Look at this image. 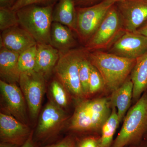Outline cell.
Listing matches in <instances>:
<instances>
[{
  "mask_svg": "<svg viewBox=\"0 0 147 147\" xmlns=\"http://www.w3.org/2000/svg\"><path fill=\"white\" fill-rule=\"evenodd\" d=\"M115 4L112 0H102L90 6L76 7V33L82 42L85 44L94 33Z\"/></svg>",
  "mask_w": 147,
  "mask_h": 147,
  "instance_id": "52a82bcc",
  "label": "cell"
},
{
  "mask_svg": "<svg viewBox=\"0 0 147 147\" xmlns=\"http://www.w3.org/2000/svg\"><path fill=\"white\" fill-rule=\"evenodd\" d=\"M89 53L84 47L59 52V58L55 68L59 81L76 99L84 97L79 79V64Z\"/></svg>",
  "mask_w": 147,
  "mask_h": 147,
  "instance_id": "5b68a950",
  "label": "cell"
},
{
  "mask_svg": "<svg viewBox=\"0 0 147 147\" xmlns=\"http://www.w3.org/2000/svg\"><path fill=\"white\" fill-rule=\"evenodd\" d=\"M55 5H32L16 11L20 26L31 35L37 44H50Z\"/></svg>",
  "mask_w": 147,
  "mask_h": 147,
  "instance_id": "277c9868",
  "label": "cell"
},
{
  "mask_svg": "<svg viewBox=\"0 0 147 147\" xmlns=\"http://www.w3.org/2000/svg\"><path fill=\"white\" fill-rule=\"evenodd\" d=\"M89 60L100 72L105 88L112 92L117 89L129 76L136 59L122 57L100 50L90 52Z\"/></svg>",
  "mask_w": 147,
  "mask_h": 147,
  "instance_id": "7a4b0ae2",
  "label": "cell"
},
{
  "mask_svg": "<svg viewBox=\"0 0 147 147\" xmlns=\"http://www.w3.org/2000/svg\"><path fill=\"white\" fill-rule=\"evenodd\" d=\"M58 0H17L11 9L17 11L24 7L32 5L47 6L56 4Z\"/></svg>",
  "mask_w": 147,
  "mask_h": 147,
  "instance_id": "4316f807",
  "label": "cell"
},
{
  "mask_svg": "<svg viewBox=\"0 0 147 147\" xmlns=\"http://www.w3.org/2000/svg\"><path fill=\"white\" fill-rule=\"evenodd\" d=\"M19 54L4 47L0 49L1 80L9 84L19 83L21 72L18 67Z\"/></svg>",
  "mask_w": 147,
  "mask_h": 147,
  "instance_id": "2e32d148",
  "label": "cell"
},
{
  "mask_svg": "<svg viewBox=\"0 0 147 147\" xmlns=\"http://www.w3.org/2000/svg\"><path fill=\"white\" fill-rule=\"evenodd\" d=\"M51 100L60 108H66L68 105V92L62 84L58 80H53L50 87Z\"/></svg>",
  "mask_w": 147,
  "mask_h": 147,
  "instance_id": "7402d4cb",
  "label": "cell"
},
{
  "mask_svg": "<svg viewBox=\"0 0 147 147\" xmlns=\"http://www.w3.org/2000/svg\"><path fill=\"white\" fill-rule=\"evenodd\" d=\"M76 0H58L53 9V22L60 23L76 32Z\"/></svg>",
  "mask_w": 147,
  "mask_h": 147,
  "instance_id": "d6986e66",
  "label": "cell"
},
{
  "mask_svg": "<svg viewBox=\"0 0 147 147\" xmlns=\"http://www.w3.org/2000/svg\"><path fill=\"white\" fill-rule=\"evenodd\" d=\"M19 26L16 11L12 10L11 8L0 7V30L1 31Z\"/></svg>",
  "mask_w": 147,
  "mask_h": 147,
  "instance_id": "d4e9b609",
  "label": "cell"
},
{
  "mask_svg": "<svg viewBox=\"0 0 147 147\" xmlns=\"http://www.w3.org/2000/svg\"><path fill=\"white\" fill-rule=\"evenodd\" d=\"M144 140H147V135H146V137H145Z\"/></svg>",
  "mask_w": 147,
  "mask_h": 147,
  "instance_id": "8d00e7d4",
  "label": "cell"
},
{
  "mask_svg": "<svg viewBox=\"0 0 147 147\" xmlns=\"http://www.w3.org/2000/svg\"><path fill=\"white\" fill-rule=\"evenodd\" d=\"M18 145L11 143H6V142H1L0 147H20Z\"/></svg>",
  "mask_w": 147,
  "mask_h": 147,
  "instance_id": "836d02e7",
  "label": "cell"
},
{
  "mask_svg": "<svg viewBox=\"0 0 147 147\" xmlns=\"http://www.w3.org/2000/svg\"><path fill=\"white\" fill-rule=\"evenodd\" d=\"M72 32L63 24L53 22L50 31V45L59 52L73 49L76 42Z\"/></svg>",
  "mask_w": 147,
  "mask_h": 147,
  "instance_id": "ffe728a7",
  "label": "cell"
},
{
  "mask_svg": "<svg viewBox=\"0 0 147 147\" xmlns=\"http://www.w3.org/2000/svg\"><path fill=\"white\" fill-rule=\"evenodd\" d=\"M100 0H76L77 7H86L94 5L97 3Z\"/></svg>",
  "mask_w": 147,
  "mask_h": 147,
  "instance_id": "f546056e",
  "label": "cell"
},
{
  "mask_svg": "<svg viewBox=\"0 0 147 147\" xmlns=\"http://www.w3.org/2000/svg\"><path fill=\"white\" fill-rule=\"evenodd\" d=\"M130 75L133 85L132 100L135 103L147 90V51L136 59Z\"/></svg>",
  "mask_w": 147,
  "mask_h": 147,
  "instance_id": "ac0fdd59",
  "label": "cell"
},
{
  "mask_svg": "<svg viewBox=\"0 0 147 147\" xmlns=\"http://www.w3.org/2000/svg\"><path fill=\"white\" fill-rule=\"evenodd\" d=\"M111 147L135 146L147 135V90L127 113Z\"/></svg>",
  "mask_w": 147,
  "mask_h": 147,
  "instance_id": "3957f363",
  "label": "cell"
},
{
  "mask_svg": "<svg viewBox=\"0 0 147 147\" xmlns=\"http://www.w3.org/2000/svg\"><path fill=\"white\" fill-rule=\"evenodd\" d=\"M89 86L90 95L96 93L105 88V83L102 76L97 69L91 64Z\"/></svg>",
  "mask_w": 147,
  "mask_h": 147,
  "instance_id": "484cf974",
  "label": "cell"
},
{
  "mask_svg": "<svg viewBox=\"0 0 147 147\" xmlns=\"http://www.w3.org/2000/svg\"><path fill=\"white\" fill-rule=\"evenodd\" d=\"M127 147H147V140H144L140 144L135 146H129Z\"/></svg>",
  "mask_w": 147,
  "mask_h": 147,
  "instance_id": "e575fe53",
  "label": "cell"
},
{
  "mask_svg": "<svg viewBox=\"0 0 147 147\" xmlns=\"http://www.w3.org/2000/svg\"><path fill=\"white\" fill-rule=\"evenodd\" d=\"M32 130L9 114L0 113V141L21 146L26 142Z\"/></svg>",
  "mask_w": 147,
  "mask_h": 147,
  "instance_id": "4fadbf2b",
  "label": "cell"
},
{
  "mask_svg": "<svg viewBox=\"0 0 147 147\" xmlns=\"http://www.w3.org/2000/svg\"><path fill=\"white\" fill-rule=\"evenodd\" d=\"M33 134L34 131H33L26 142L20 147H38L37 144L34 139Z\"/></svg>",
  "mask_w": 147,
  "mask_h": 147,
  "instance_id": "4dcf8cb0",
  "label": "cell"
},
{
  "mask_svg": "<svg viewBox=\"0 0 147 147\" xmlns=\"http://www.w3.org/2000/svg\"><path fill=\"white\" fill-rule=\"evenodd\" d=\"M115 5L125 32H136L147 21V0H124Z\"/></svg>",
  "mask_w": 147,
  "mask_h": 147,
  "instance_id": "30bf717a",
  "label": "cell"
},
{
  "mask_svg": "<svg viewBox=\"0 0 147 147\" xmlns=\"http://www.w3.org/2000/svg\"><path fill=\"white\" fill-rule=\"evenodd\" d=\"M136 32L138 33L147 37V21Z\"/></svg>",
  "mask_w": 147,
  "mask_h": 147,
  "instance_id": "d6a6232c",
  "label": "cell"
},
{
  "mask_svg": "<svg viewBox=\"0 0 147 147\" xmlns=\"http://www.w3.org/2000/svg\"><path fill=\"white\" fill-rule=\"evenodd\" d=\"M147 51V37L136 32H125L109 48V53L136 59Z\"/></svg>",
  "mask_w": 147,
  "mask_h": 147,
  "instance_id": "7c38bea8",
  "label": "cell"
},
{
  "mask_svg": "<svg viewBox=\"0 0 147 147\" xmlns=\"http://www.w3.org/2000/svg\"><path fill=\"white\" fill-rule=\"evenodd\" d=\"M46 79L35 71L21 73L19 86L28 105L30 115L36 119L39 115L45 91Z\"/></svg>",
  "mask_w": 147,
  "mask_h": 147,
  "instance_id": "ba28073f",
  "label": "cell"
},
{
  "mask_svg": "<svg viewBox=\"0 0 147 147\" xmlns=\"http://www.w3.org/2000/svg\"><path fill=\"white\" fill-rule=\"evenodd\" d=\"M100 136L90 135L81 139L76 138L75 147H99Z\"/></svg>",
  "mask_w": 147,
  "mask_h": 147,
  "instance_id": "83f0119b",
  "label": "cell"
},
{
  "mask_svg": "<svg viewBox=\"0 0 147 147\" xmlns=\"http://www.w3.org/2000/svg\"><path fill=\"white\" fill-rule=\"evenodd\" d=\"M112 112L110 100L105 97L83 100L76 105L67 129L74 133H98Z\"/></svg>",
  "mask_w": 147,
  "mask_h": 147,
  "instance_id": "6da1fadb",
  "label": "cell"
},
{
  "mask_svg": "<svg viewBox=\"0 0 147 147\" xmlns=\"http://www.w3.org/2000/svg\"><path fill=\"white\" fill-rule=\"evenodd\" d=\"M63 109L50 100L42 109L33 138L35 142H45L56 135L67 119Z\"/></svg>",
  "mask_w": 147,
  "mask_h": 147,
  "instance_id": "9c48e42d",
  "label": "cell"
},
{
  "mask_svg": "<svg viewBox=\"0 0 147 147\" xmlns=\"http://www.w3.org/2000/svg\"><path fill=\"white\" fill-rule=\"evenodd\" d=\"M89 53L80 61L79 64V77L84 97L89 94V79L91 63L89 60Z\"/></svg>",
  "mask_w": 147,
  "mask_h": 147,
  "instance_id": "cb8c5ba5",
  "label": "cell"
},
{
  "mask_svg": "<svg viewBox=\"0 0 147 147\" xmlns=\"http://www.w3.org/2000/svg\"><path fill=\"white\" fill-rule=\"evenodd\" d=\"M120 123L117 111L115 107L112 108L109 118L102 125L99 139V147H111L113 138Z\"/></svg>",
  "mask_w": 147,
  "mask_h": 147,
  "instance_id": "44dd1931",
  "label": "cell"
},
{
  "mask_svg": "<svg viewBox=\"0 0 147 147\" xmlns=\"http://www.w3.org/2000/svg\"><path fill=\"white\" fill-rule=\"evenodd\" d=\"M0 91L5 109L9 115L28 125L26 100L16 84H9L0 80Z\"/></svg>",
  "mask_w": 147,
  "mask_h": 147,
  "instance_id": "8fae6325",
  "label": "cell"
},
{
  "mask_svg": "<svg viewBox=\"0 0 147 147\" xmlns=\"http://www.w3.org/2000/svg\"><path fill=\"white\" fill-rule=\"evenodd\" d=\"M133 85L130 76L117 89L111 93L110 102L111 108L117 109L120 123L123 121L130 107L133 95Z\"/></svg>",
  "mask_w": 147,
  "mask_h": 147,
  "instance_id": "e0dca14e",
  "label": "cell"
},
{
  "mask_svg": "<svg viewBox=\"0 0 147 147\" xmlns=\"http://www.w3.org/2000/svg\"><path fill=\"white\" fill-rule=\"evenodd\" d=\"M17 0H0V7L11 8Z\"/></svg>",
  "mask_w": 147,
  "mask_h": 147,
  "instance_id": "1f68e13d",
  "label": "cell"
},
{
  "mask_svg": "<svg viewBox=\"0 0 147 147\" xmlns=\"http://www.w3.org/2000/svg\"><path fill=\"white\" fill-rule=\"evenodd\" d=\"M77 137L73 134H70L60 141L43 147H75Z\"/></svg>",
  "mask_w": 147,
  "mask_h": 147,
  "instance_id": "f1b7e54d",
  "label": "cell"
},
{
  "mask_svg": "<svg viewBox=\"0 0 147 147\" xmlns=\"http://www.w3.org/2000/svg\"><path fill=\"white\" fill-rule=\"evenodd\" d=\"M37 54V47L36 44L20 54L18 57V65L21 73L34 71Z\"/></svg>",
  "mask_w": 147,
  "mask_h": 147,
  "instance_id": "603a6c76",
  "label": "cell"
},
{
  "mask_svg": "<svg viewBox=\"0 0 147 147\" xmlns=\"http://www.w3.org/2000/svg\"><path fill=\"white\" fill-rule=\"evenodd\" d=\"M112 1H113L115 3H116L121 1H124V0H112Z\"/></svg>",
  "mask_w": 147,
  "mask_h": 147,
  "instance_id": "d590c367",
  "label": "cell"
},
{
  "mask_svg": "<svg viewBox=\"0 0 147 147\" xmlns=\"http://www.w3.org/2000/svg\"><path fill=\"white\" fill-rule=\"evenodd\" d=\"M37 54L34 71L47 79L59 58V51L50 44H37Z\"/></svg>",
  "mask_w": 147,
  "mask_h": 147,
  "instance_id": "9a60e30c",
  "label": "cell"
},
{
  "mask_svg": "<svg viewBox=\"0 0 147 147\" xmlns=\"http://www.w3.org/2000/svg\"><path fill=\"white\" fill-rule=\"evenodd\" d=\"M0 39L1 47H4L19 55L37 44L31 35L20 26L3 31Z\"/></svg>",
  "mask_w": 147,
  "mask_h": 147,
  "instance_id": "5bb4252c",
  "label": "cell"
},
{
  "mask_svg": "<svg viewBox=\"0 0 147 147\" xmlns=\"http://www.w3.org/2000/svg\"><path fill=\"white\" fill-rule=\"evenodd\" d=\"M115 4L110 8L94 34L85 43L89 52L110 48L125 32Z\"/></svg>",
  "mask_w": 147,
  "mask_h": 147,
  "instance_id": "8992f818",
  "label": "cell"
}]
</instances>
